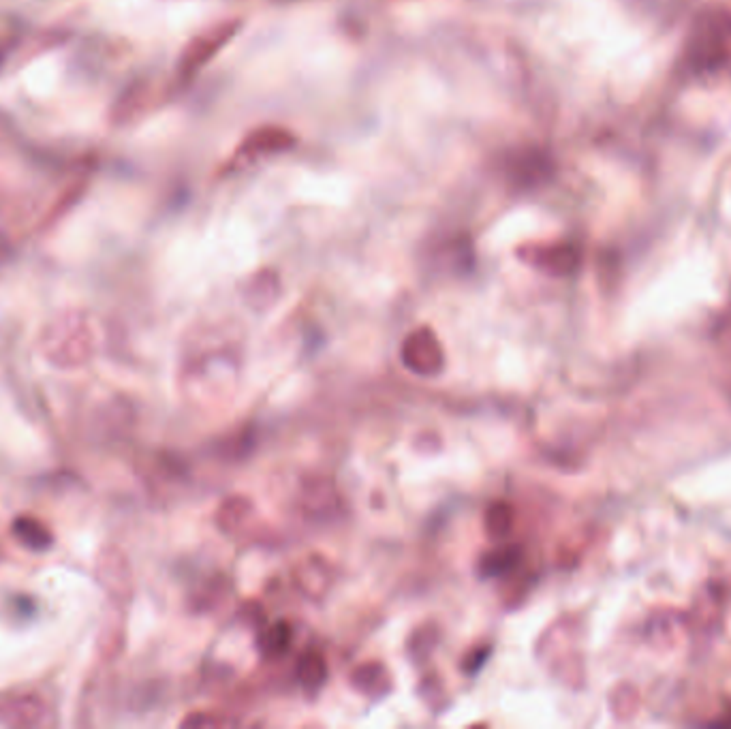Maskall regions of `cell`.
Instances as JSON below:
<instances>
[{
	"label": "cell",
	"mask_w": 731,
	"mask_h": 729,
	"mask_svg": "<svg viewBox=\"0 0 731 729\" xmlns=\"http://www.w3.org/2000/svg\"><path fill=\"white\" fill-rule=\"evenodd\" d=\"M5 257H7V244H5V240H0V263H3Z\"/></svg>",
	"instance_id": "obj_13"
},
{
	"label": "cell",
	"mask_w": 731,
	"mask_h": 729,
	"mask_svg": "<svg viewBox=\"0 0 731 729\" xmlns=\"http://www.w3.org/2000/svg\"><path fill=\"white\" fill-rule=\"evenodd\" d=\"M295 144H298V137L289 129L278 127V124H263V127L248 133L238 148L233 150L227 169L229 172H240V169L251 167L263 159L291 150Z\"/></svg>",
	"instance_id": "obj_3"
},
{
	"label": "cell",
	"mask_w": 731,
	"mask_h": 729,
	"mask_svg": "<svg viewBox=\"0 0 731 729\" xmlns=\"http://www.w3.org/2000/svg\"><path fill=\"white\" fill-rule=\"evenodd\" d=\"M244 26V22L240 18H225L216 24L206 26L199 33L184 45L178 65H176V73L182 82H191L193 77L204 69L208 62L219 54L225 45H229L236 35L240 33Z\"/></svg>",
	"instance_id": "obj_2"
},
{
	"label": "cell",
	"mask_w": 731,
	"mask_h": 729,
	"mask_svg": "<svg viewBox=\"0 0 731 729\" xmlns=\"http://www.w3.org/2000/svg\"><path fill=\"white\" fill-rule=\"evenodd\" d=\"M402 360L409 368H413L419 375H430V372H437L443 364L441 347L428 330L415 332L411 338L404 343Z\"/></svg>",
	"instance_id": "obj_6"
},
{
	"label": "cell",
	"mask_w": 731,
	"mask_h": 729,
	"mask_svg": "<svg viewBox=\"0 0 731 729\" xmlns=\"http://www.w3.org/2000/svg\"><path fill=\"white\" fill-rule=\"evenodd\" d=\"M50 706L39 693H11L0 697V725L13 729H33L48 721Z\"/></svg>",
	"instance_id": "obj_4"
},
{
	"label": "cell",
	"mask_w": 731,
	"mask_h": 729,
	"mask_svg": "<svg viewBox=\"0 0 731 729\" xmlns=\"http://www.w3.org/2000/svg\"><path fill=\"white\" fill-rule=\"evenodd\" d=\"M43 358L58 368H80L95 355V334L82 313H65L41 332Z\"/></svg>",
	"instance_id": "obj_1"
},
{
	"label": "cell",
	"mask_w": 731,
	"mask_h": 729,
	"mask_svg": "<svg viewBox=\"0 0 731 729\" xmlns=\"http://www.w3.org/2000/svg\"><path fill=\"white\" fill-rule=\"evenodd\" d=\"M11 533L24 548L33 550V552H45V550H50L54 544L52 531L41 520H37L33 516L15 518L11 524Z\"/></svg>",
	"instance_id": "obj_8"
},
{
	"label": "cell",
	"mask_w": 731,
	"mask_h": 729,
	"mask_svg": "<svg viewBox=\"0 0 731 729\" xmlns=\"http://www.w3.org/2000/svg\"><path fill=\"white\" fill-rule=\"evenodd\" d=\"M289 642H291V629L287 627V623H276L261 633L259 648L263 655L274 657L285 653Z\"/></svg>",
	"instance_id": "obj_10"
},
{
	"label": "cell",
	"mask_w": 731,
	"mask_h": 729,
	"mask_svg": "<svg viewBox=\"0 0 731 729\" xmlns=\"http://www.w3.org/2000/svg\"><path fill=\"white\" fill-rule=\"evenodd\" d=\"M325 676H328V668L319 655H306L300 663V680L306 689H319Z\"/></svg>",
	"instance_id": "obj_11"
},
{
	"label": "cell",
	"mask_w": 731,
	"mask_h": 729,
	"mask_svg": "<svg viewBox=\"0 0 731 729\" xmlns=\"http://www.w3.org/2000/svg\"><path fill=\"white\" fill-rule=\"evenodd\" d=\"M518 558H520V550L513 548V546L488 552L484 558H481V573H484L486 578L501 576V573L516 567Z\"/></svg>",
	"instance_id": "obj_9"
},
{
	"label": "cell",
	"mask_w": 731,
	"mask_h": 729,
	"mask_svg": "<svg viewBox=\"0 0 731 729\" xmlns=\"http://www.w3.org/2000/svg\"><path fill=\"white\" fill-rule=\"evenodd\" d=\"M520 255L524 257V261H531L537 268L550 274H569L575 268V263H578V253H575L573 246L567 244L522 248Z\"/></svg>",
	"instance_id": "obj_7"
},
{
	"label": "cell",
	"mask_w": 731,
	"mask_h": 729,
	"mask_svg": "<svg viewBox=\"0 0 731 729\" xmlns=\"http://www.w3.org/2000/svg\"><path fill=\"white\" fill-rule=\"evenodd\" d=\"M488 533L492 537H503L511 531V509L505 503H496L488 509Z\"/></svg>",
	"instance_id": "obj_12"
},
{
	"label": "cell",
	"mask_w": 731,
	"mask_h": 729,
	"mask_svg": "<svg viewBox=\"0 0 731 729\" xmlns=\"http://www.w3.org/2000/svg\"><path fill=\"white\" fill-rule=\"evenodd\" d=\"M97 580L107 595L114 599H129L133 591L131 569L127 558L116 548H105L97 558Z\"/></svg>",
	"instance_id": "obj_5"
}]
</instances>
